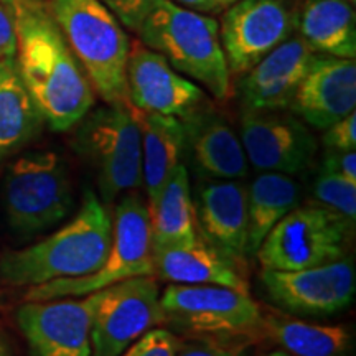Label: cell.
Returning <instances> with one entry per match:
<instances>
[{"label":"cell","mask_w":356,"mask_h":356,"mask_svg":"<svg viewBox=\"0 0 356 356\" xmlns=\"http://www.w3.org/2000/svg\"><path fill=\"white\" fill-rule=\"evenodd\" d=\"M17 30L15 61L44 122L63 132L81 122L96 92L44 2L12 13Z\"/></svg>","instance_id":"cell-1"},{"label":"cell","mask_w":356,"mask_h":356,"mask_svg":"<svg viewBox=\"0 0 356 356\" xmlns=\"http://www.w3.org/2000/svg\"><path fill=\"white\" fill-rule=\"evenodd\" d=\"M113 244V216L95 191L84 193L81 208L63 228L24 249L0 257V280L8 286L35 287L58 279L99 270Z\"/></svg>","instance_id":"cell-2"},{"label":"cell","mask_w":356,"mask_h":356,"mask_svg":"<svg viewBox=\"0 0 356 356\" xmlns=\"http://www.w3.org/2000/svg\"><path fill=\"white\" fill-rule=\"evenodd\" d=\"M140 43L157 51L173 70L218 101L231 95V73L215 19L162 0L137 32Z\"/></svg>","instance_id":"cell-3"},{"label":"cell","mask_w":356,"mask_h":356,"mask_svg":"<svg viewBox=\"0 0 356 356\" xmlns=\"http://www.w3.org/2000/svg\"><path fill=\"white\" fill-rule=\"evenodd\" d=\"M48 10L96 95L106 104H129L131 42L118 19L99 0H51Z\"/></svg>","instance_id":"cell-4"},{"label":"cell","mask_w":356,"mask_h":356,"mask_svg":"<svg viewBox=\"0 0 356 356\" xmlns=\"http://www.w3.org/2000/svg\"><path fill=\"white\" fill-rule=\"evenodd\" d=\"M152 228L147 202L129 193L115 204L113 215V244L108 259L99 270L81 277L58 279L29 287L25 300H53L84 297L115 282L154 275Z\"/></svg>","instance_id":"cell-5"},{"label":"cell","mask_w":356,"mask_h":356,"mask_svg":"<svg viewBox=\"0 0 356 356\" xmlns=\"http://www.w3.org/2000/svg\"><path fill=\"white\" fill-rule=\"evenodd\" d=\"M2 200L10 229L22 238L53 228L73 208V186L60 155L33 152L17 159L3 178Z\"/></svg>","instance_id":"cell-6"},{"label":"cell","mask_w":356,"mask_h":356,"mask_svg":"<svg viewBox=\"0 0 356 356\" xmlns=\"http://www.w3.org/2000/svg\"><path fill=\"white\" fill-rule=\"evenodd\" d=\"M78 150L95 167L104 203L142 186V134L129 104L89 111L78 131Z\"/></svg>","instance_id":"cell-7"},{"label":"cell","mask_w":356,"mask_h":356,"mask_svg":"<svg viewBox=\"0 0 356 356\" xmlns=\"http://www.w3.org/2000/svg\"><path fill=\"white\" fill-rule=\"evenodd\" d=\"M353 222L322 204L296 207L280 220L257 249L262 269L300 270L343 259Z\"/></svg>","instance_id":"cell-8"},{"label":"cell","mask_w":356,"mask_h":356,"mask_svg":"<svg viewBox=\"0 0 356 356\" xmlns=\"http://www.w3.org/2000/svg\"><path fill=\"white\" fill-rule=\"evenodd\" d=\"M160 305L163 325L185 337L251 340L261 335L262 310L249 292L170 284L160 293Z\"/></svg>","instance_id":"cell-9"},{"label":"cell","mask_w":356,"mask_h":356,"mask_svg":"<svg viewBox=\"0 0 356 356\" xmlns=\"http://www.w3.org/2000/svg\"><path fill=\"white\" fill-rule=\"evenodd\" d=\"M91 297V356H121L134 341L165 322L154 275L121 280Z\"/></svg>","instance_id":"cell-10"},{"label":"cell","mask_w":356,"mask_h":356,"mask_svg":"<svg viewBox=\"0 0 356 356\" xmlns=\"http://www.w3.org/2000/svg\"><path fill=\"white\" fill-rule=\"evenodd\" d=\"M296 0H236L221 15L220 40L229 73L243 76L297 25Z\"/></svg>","instance_id":"cell-11"},{"label":"cell","mask_w":356,"mask_h":356,"mask_svg":"<svg viewBox=\"0 0 356 356\" xmlns=\"http://www.w3.org/2000/svg\"><path fill=\"white\" fill-rule=\"evenodd\" d=\"M264 292L280 312L296 317H332L355 299L356 273L348 259L300 270H261Z\"/></svg>","instance_id":"cell-12"},{"label":"cell","mask_w":356,"mask_h":356,"mask_svg":"<svg viewBox=\"0 0 356 356\" xmlns=\"http://www.w3.org/2000/svg\"><path fill=\"white\" fill-rule=\"evenodd\" d=\"M239 126L244 154L256 170L296 175L317 152L314 134L292 113L241 109Z\"/></svg>","instance_id":"cell-13"},{"label":"cell","mask_w":356,"mask_h":356,"mask_svg":"<svg viewBox=\"0 0 356 356\" xmlns=\"http://www.w3.org/2000/svg\"><path fill=\"white\" fill-rule=\"evenodd\" d=\"M127 101L140 113L185 119L208 104L203 88L173 70L140 42L131 43L127 61Z\"/></svg>","instance_id":"cell-14"},{"label":"cell","mask_w":356,"mask_h":356,"mask_svg":"<svg viewBox=\"0 0 356 356\" xmlns=\"http://www.w3.org/2000/svg\"><path fill=\"white\" fill-rule=\"evenodd\" d=\"M91 293L53 300H26L17 323L33 356H91Z\"/></svg>","instance_id":"cell-15"},{"label":"cell","mask_w":356,"mask_h":356,"mask_svg":"<svg viewBox=\"0 0 356 356\" xmlns=\"http://www.w3.org/2000/svg\"><path fill=\"white\" fill-rule=\"evenodd\" d=\"M356 109L355 60L315 53L289 111L307 126L325 131Z\"/></svg>","instance_id":"cell-16"},{"label":"cell","mask_w":356,"mask_h":356,"mask_svg":"<svg viewBox=\"0 0 356 356\" xmlns=\"http://www.w3.org/2000/svg\"><path fill=\"white\" fill-rule=\"evenodd\" d=\"M314 56L315 51L299 35L280 43L239 79L241 109L289 111Z\"/></svg>","instance_id":"cell-17"},{"label":"cell","mask_w":356,"mask_h":356,"mask_svg":"<svg viewBox=\"0 0 356 356\" xmlns=\"http://www.w3.org/2000/svg\"><path fill=\"white\" fill-rule=\"evenodd\" d=\"M198 233L241 269L246 264L248 188L239 180H207L193 202Z\"/></svg>","instance_id":"cell-18"},{"label":"cell","mask_w":356,"mask_h":356,"mask_svg":"<svg viewBox=\"0 0 356 356\" xmlns=\"http://www.w3.org/2000/svg\"><path fill=\"white\" fill-rule=\"evenodd\" d=\"M186 152L195 170L207 180H241L249 162L241 139L228 121L210 104L181 119Z\"/></svg>","instance_id":"cell-19"},{"label":"cell","mask_w":356,"mask_h":356,"mask_svg":"<svg viewBox=\"0 0 356 356\" xmlns=\"http://www.w3.org/2000/svg\"><path fill=\"white\" fill-rule=\"evenodd\" d=\"M159 279L181 286H221L249 292L239 267L198 233L193 241L154 251Z\"/></svg>","instance_id":"cell-20"},{"label":"cell","mask_w":356,"mask_h":356,"mask_svg":"<svg viewBox=\"0 0 356 356\" xmlns=\"http://www.w3.org/2000/svg\"><path fill=\"white\" fill-rule=\"evenodd\" d=\"M136 114L142 134V185L145 186L147 207H150L172 172L184 163L185 127L180 119L172 115L140 111Z\"/></svg>","instance_id":"cell-21"},{"label":"cell","mask_w":356,"mask_h":356,"mask_svg":"<svg viewBox=\"0 0 356 356\" xmlns=\"http://www.w3.org/2000/svg\"><path fill=\"white\" fill-rule=\"evenodd\" d=\"M296 30L315 53L356 58V15L346 0H304L297 8Z\"/></svg>","instance_id":"cell-22"},{"label":"cell","mask_w":356,"mask_h":356,"mask_svg":"<svg viewBox=\"0 0 356 356\" xmlns=\"http://www.w3.org/2000/svg\"><path fill=\"white\" fill-rule=\"evenodd\" d=\"M261 335L292 356H346L353 340L343 325L305 322L286 312H262Z\"/></svg>","instance_id":"cell-23"},{"label":"cell","mask_w":356,"mask_h":356,"mask_svg":"<svg viewBox=\"0 0 356 356\" xmlns=\"http://www.w3.org/2000/svg\"><path fill=\"white\" fill-rule=\"evenodd\" d=\"M44 122L26 89L15 58L0 60V160L19 152Z\"/></svg>","instance_id":"cell-24"},{"label":"cell","mask_w":356,"mask_h":356,"mask_svg":"<svg viewBox=\"0 0 356 356\" xmlns=\"http://www.w3.org/2000/svg\"><path fill=\"white\" fill-rule=\"evenodd\" d=\"M154 251L193 241L198 236L190 175L180 163L149 207Z\"/></svg>","instance_id":"cell-25"},{"label":"cell","mask_w":356,"mask_h":356,"mask_svg":"<svg viewBox=\"0 0 356 356\" xmlns=\"http://www.w3.org/2000/svg\"><path fill=\"white\" fill-rule=\"evenodd\" d=\"M300 186L291 175L262 172L248 188V256L257 249L277 222L299 207Z\"/></svg>","instance_id":"cell-26"},{"label":"cell","mask_w":356,"mask_h":356,"mask_svg":"<svg viewBox=\"0 0 356 356\" xmlns=\"http://www.w3.org/2000/svg\"><path fill=\"white\" fill-rule=\"evenodd\" d=\"M314 195L318 204L338 213L350 222L356 220V184L338 177L335 173L322 172L314 184Z\"/></svg>","instance_id":"cell-27"},{"label":"cell","mask_w":356,"mask_h":356,"mask_svg":"<svg viewBox=\"0 0 356 356\" xmlns=\"http://www.w3.org/2000/svg\"><path fill=\"white\" fill-rule=\"evenodd\" d=\"M251 340L213 337H185L178 341L175 356H248Z\"/></svg>","instance_id":"cell-28"},{"label":"cell","mask_w":356,"mask_h":356,"mask_svg":"<svg viewBox=\"0 0 356 356\" xmlns=\"http://www.w3.org/2000/svg\"><path fill=\"white\" fill-rule=\"evenodd\" d=\"M178 341L180 338L172 330L155 327L134 341L121 356H175Z\"/></svg>","instance_id":"cell-29"},{"label":"cell","mask_w":356,"mask_h":356,"mask_svg":"<svg viewBox=\"0 0 356 356\" xmlns=\"http://www.w3.org/2000/svg\"><path fill=\"white\" fill-rule=\"evenodd\" d=\"M118 19L119 24L132 32H139L147 17L152 13L162 0H99Z\"/></svg>","instance_id":"cell-30"},{"label":"cell","mask_w":356,"mask_h":356,"mask_svg":"<svg viewBox=\"0 0 356 356\" xmlns=\"http://www.w3.org/2000/svg\"><path fill=\"white\" fill-rule=\"evenodd\" d=\"M322 144L327 150H355L356 149V113L325 129Z\"/></svg>","instance_id":"cell-31"},{"label":"cell","mask_w":356,"mask_h":356,"mask_svg":"<svg viewBox=\"0 0 356 356\" xmlns=\"http://www.w3.org/2000/svg\"><path fill=\"white\" fill-rule=\"evenodd\" d=\"M323 172L335 173L356 184V152L355 150H328L323 157Z\"/></svg>","instance_id":"cell-32"},{"label":"cell","mask_w":356,"mask_h":356,"mask_svg":"<svg viewBox=\"0 0 356 356\" xmlns=\"http://www.w3.org/2000/svg\"><path fill=\"white\" fill-rule=\"evenodd\" d=\"M17 30L12 13L0 2V60L15 58Z\"/></svg>","instance_id":"cell-33"},{"label":"cell","mask_w":356,"mask_h":356,"mask_svg":"<svg viewBox=\"0 0 356 356\" xmlns=\"http://www.w3.org/2000/svg\"><path fill=\"white\" fill-rule=\"evenodd\" d=\"M172 2L186 10L202 13V15H211V13L225 12L231 3H234V0H172Z\"/></svg>","instance_id":"cell-34"},{"label":"cell","mask_w":356,"mask_h":356,"mask_svg":"<svg viewBox=\"0 0 356 356\" xmlns=\"http://www.w3.org/2000/svg\"><path fill=\"white\" fill-rule=\"evenodd\" d=\"M0 2H2L3 6L8 8V12L13 13V12H17L22 7L33 6V3H42L43 0H0Z\"/></svg>","instance_id":"cell-35"},{"label":"cell","mask_w":356,"mask_h":356,"mask_svg":"<svg viewBox=\"0 0 356 356\" xmlns=\"http://www.w3.org/2000/svg\"><path fill=\"white\" fill-rule=\"evenodd\" d=\"M0 356H12L10 348H8V345L6 343V340H3L2 337H0Z\"/></svg>","instance_id":"cell-36"},{"label":"cell","mask_w":356,"mask_h":356,"mask_svg":"<svg viewBox=\"0 0 356 356\" xmlns=\"http://www.w3.org/2000/svg\"><path fill=\"white\" fill-rule=\"evenodd\" d=\"M262 356H292V355H289L287 351H282V350H274V351H269V353H264Z\"/></svg>","instance_id":"cell-37"},{"label":"cell","mask_w":356,"mask_h":356,"mask_svg":"<svg viewBox=\"0 0 356 356\" xmlns=\"http://www.w3.org/2000/svg\"><path fill=\"white\" fill-rule=\"evenodd\" d=\"M346 2H350V3H355V0H346Z\"/></svg>","instance_id":"cell-38"},{"label":"cell","mask_w":356,"mask_h":356,"mask_svg":"<svg viewBox=\"0 0 356 356\" xmlns=\"http://www.w3.org/2000/svg\"><path fill=\"white\" fill-rule=\"evenodd\" d=\"M234 2H236V0H234Z\"/></svg>","instance_id":"cell-39"}]
</instances>
